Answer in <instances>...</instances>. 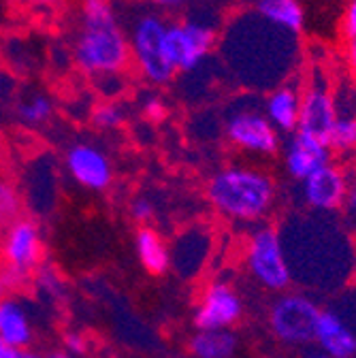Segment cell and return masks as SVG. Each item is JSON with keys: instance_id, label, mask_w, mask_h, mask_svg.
Instances as JSON below:
<instances>
[{"instance_id": "obj_1", "label": "cell", "mask_w": 356, "mask_h": 358, "mask_svg": "<svg viewBox=\"0 0 356 358\" xmlns=\"http://www.w3.org/2000/svg\"><path fill=\"white\" fill-rule=\"evenodd\" d=\"M77 69L90 77L118 75L130 64V43L109 0H83L73 45Z\"/></svg>"}, {"instance_id": "obj_4", "label": "cell", "mask_w": 356, "mask_h": 358, "mask_svg": "<svg viewBox=\"0 0 356 358\" xmlns=\"http://www.w3.org/2000/svg\"><path fill=\"white\" fill-rule=\"evenodd\" d=\"M243 260L248 273L266 290L284 292L292 282L282 235L273 227H258L250 233Z\"/></svg>"}, {"instance_id": "obj_32", "label": "cell", "mask_w": 356, "mask_h": 358, "mask_svg": "<svg viewBox=\"0 0 356 358\" xmlns=\"http://www.w3.org/2000/svg\"><path fill=\"white\" fill-rule=\"evenodd\" d=\"M0 358H24V350L11 348V345H0Z\"/></svg>"}, {"instance_id": "obj_10", "label": "cell", "mask_w": 356, "mask_h": 358, "mask_svg": "<svg viewBox=\"0 0 356 358\" xmlns=\"http://www.w3.org/2000/svg\"><path fill=\"white\" fill-rule=\"evenodd\" d=\"M348 188H350L348 175L343 173V169H339L333 162L320 166L301 182V194L305 205L314 211H325V213L343 207Z\"/></svg>"}, {"instance_id": "obj_30", "label": "cell", "mask_w": 356, "mask_h": 358, "mask_svg": "<svg viewBox=\"0 0 356 358\" xmlns=\"http://www.w3.org/2000/svg\"><path fill=\"white\" fill-rule=\"evenodd\" d=\"M343 32L346 34H356V0H350L346 17H343Z\"/></svg>"}, {"instance_id": "obj_16", "label": "cell", "mask_w": 356, "mask_h": 358, "mask_svg": "<svg viewBox=\"0 0 356 358\" xmlns=\"http://www.w3.org/2000/svg\"><path fill=\"white\" fill-rule=\"evenodd\" d=\"M266 120L273 124L278 132L292 134L299 128V113H301V92L292 85L273 87L264 101Z\"/></svg>"}, {"instance_id": "obj_14", "label": "cell", "mask_w": 356, "mask_h": 358, "mask_svg": "<svg viewBox=\"0 0 356 358\" xmlns=\"http://www.w3.org/2000/svg\"><path fill=\"white\" fill-rule=\"evenodd\" d=\"M318 348L331 358H354L356 356V333L335 309H322L316 339Z\"/></svg>"}, {"instance_id": "obj_28", "label": "cell", "mask_w": 356, "mask_h": 358, "mask_svg": "<svg viewBox=\"0 0 356 358\" xmlns=\"http://www.w3.org/2000/svg\"><path fill=\"white\" fill-rule=\"evenodd\" d=\"M141 109H143V113H145L150 120H162V117H164V113H166L164 103H162L158 96H154V94H150V96H145V99H143Z\"/></svg>"}, {"instance_id": "obj_35", "label": "cell", "mask_w": 356, "mask_h": 358, "mask_svg": "<svg viewBox=\"0 0 356 358\" xmlns=\"http://www.w3.org/2000/svg\"><path fill=\"white\" fill-rule=\"evenodd\" d=\"M24 358H50V356H43V354H38V352H26V350H24Z\"/></svg>"}, {"instance_id": "obj_13", "label": "cell", "mask_w": 356, "mask_h": 358, "mask_svg": "<svg viewBox=\"0 0 356 358\" xmlns=\"http://www.w3.org/2000/svg\"><path fill=\"white\" fill-rule=\"evenodd\" d=\"M331 148L329 143L311 137L307 132L294 130L290 134V141L286 143L284 152V166L290 177L303 182L305 177H309L314 171L331 162Z\"/></svg>"}, {"instance_id": "obj_25", "label": "cell", "mask_w": 356, "mask_h": 358, "mask_svg": "<svg viewBox=\"0 0 356 358\" xmlns=\"http://www.w3.org/2000/svg\"><path fill=\"white\" fill-rule=\"evenodd\" d=\"M130 215L135 222H139L141 227H148V222H152L154 215H156V207H154V203L150 199L137 196V199H132V203H130Z\"/></svg>"}, {"instance_id": "obj_7", "label": "cell", "mask_w": 356, "mask_h": 358, "mask_svg": "<svg viewBox=\"0 0 356 358\" xmlns=\"http://www.w3.org/2000/svg\"><path fill=\"white\" fill-rule=\"evenodd\" d=\"M227 139L241 152L256 156H273L280 150V132L266 115L252 107H237L225 122Z\"/></svg>"}, {"instance_id": "obj_8", "label": "cell", "mask_w": 356, "mask_h": 358, "mask_svg": "<svg viewBox=\"0 0 356 358\" xmlns=\"http://www.w3.org/2000/svg\"><path fill=\"white\" fill-rule=\"evenodd\" d=\"M43 254H45V248H43L41 229L36 220L26 213L17 217L0 237V262L28 278H34L41 268Z\"/></svg>"}, {"instance_id": "obj_6", "label": "cell", "mask_w": 356, "mask_h": 358, "mask_svg": "<svg viewBox=\"0 0 356 358\" xmlns=\"http://www.w3.org/2000/svg\"><path fill=\"white\" fill-rule=\"evenodd\" d=\"M218 34L209 24L186 20L166 26V56L175 73L194 71L215 48Z\"/></svg>"}, {"instance_id": "obj_17", "label": "cell", "mask_w": 356, "mask_h": 358, "mask_svg": "<svg viewBox=\"0 0 356 358\" xmlns=\"http://www.w3.org/2000/svg\"><path fill=\"white\" fill-rule=\"evenodd\" d=\"M0 339L5 345L24 350L32 343V324L22 303L13 296H0Z\"/></svg>"}, {"instance_id": "obj_15", "label": "cell", "mask_w": 356, "mask_h": 358, "mask_svg": "<svg viewBox=\"0 0 356 358\" xmlns=\"http://www.w3.org/2000/svg\"><path fill=\"white\" fill-rule=\"evenodd\" d=\"M211 237L205 229H188L171 248V266L182 278L197 275L207 262Z\"/></svg>"}, {"instance_id": "obj_5", "label": "cell", "mask_w": 356, "mask_h": 358, "mask_svg": "<svg viewBox=\"0 0 356 358\" xmlns=\"http://www.w3.org/2000/svg\"><path fill=\"white\" fill-rule=\"evenodd\" d=\"M318 303L303 292H282L269 309V327L286 345H307L316 339Z\"/></svg>"}, {"instance_id": "obj_37", "label": "cell", "mask_w": 356, "mask_h": 358, "mask_svg": "<svg viewBox=\"0 0 356 358\" xmlns=\"http://www.w3.org/2000/svg\"><path fill=\"white\" fill-rule=\"evenodd\" d=\"M0 345H3V339H0Z\"/></svg>"}, {"instance_id": "obj_21", "label": "cell", "mask_w": 356, "mask_h": 358, "mask_svg": "<svg viewBox=\"0 0 356 358\" xmlns=\"http://www.w3.org/2000/svg\"><path fill=\"white\" fill-rule=\"evenodd\" d=\"M22 215H24V201L15 179L9 173L0 171V237Z\"/></svg>"}, {"instance_id": "obj_18", "label": "cell", "mask_w": 356, "mask_h": 358, "mask_svg": "<svg viewBox=\"0 0 356 358\" xmlns=\"http://www.w3.org/2000/svg\"><path fill=\"white\" fill-rule=\"evenodd\" d=\"M135 245L141 264L152 275H164L171 268V250L162 235L152 227H139L135 235Z\"/></svg>"}, {"instance_id": "obj_36", "label": "cell", "mask_w": 356, "mask_h": 358, "mask_svg": "<svg viewBox=\"0 0 356 358\" xmlns=\"http://www.w3.org/2000/svg\"><path fill=\"white\" fill-rule=\"evenodd\" d=\"M50 358H75V356H71L69 352H54Z\"/></svg>"}, {"instance_id": "obj_19", "label": "cell", "mask_w": 356, "mask_h": 358, "mask_svg": "<svg viewBox=\"0 0 356 358\" xmlns=\"http://www.w3.org/2000/svg\"><path fill=\"white\" fill-rule=\"evenodd\" d=\"M256 15L286 32H299L305 22L299 0H256Z\"/></svg>"}, {"instance_id": "obj_26", "label": "cell", "mask_w": 356, "mask_h": 358, "mask_svg": "<svg viewBox=\"0 0 356 358\" xmlns=\"http://www.w3.org/2000/svg\"><path fill=\"white\" fill-rule=\"evenodd\" d=\"M341 56H343V64H346L350 77L356 81V34H346Z\"/></svg>"}, {"instance_id": "obj_33", "label": "cell", "mask_w": 356, "mask_h": 358, "mask_svg": "<svg viewBox=\"0 0 356 358\" xmlns=\"http://www.w3.org/2000/svg\"><path fill=\"white\" fill-rule=\"evenodd\" d=\"M30 3H34V5H38V7H52V5L58 3V0H30Z\"/></svg>"}, {"instance_id": "obj_20", "label": "cell", "mask_w": 356, "mask_h": 358, "mask_svg": "<svg viewBox=\"0 0 356 358\" xmlns=\"http://www.w3.org/2000/svg\"><path fill=\"white\" fill-rule=\"evenodd\" d=\"M190 352L194 358H233L237 352V337L231 329L197 331L190 339Z\"/></svg>"}, {"instance_id": "obj_34", "label": "cell", "mask_w": 356, "mask_h": 358, "mask_svg": "<svg viewBox=\"0 0 356 358\" xmlns=\"http://www.w3.org/2000/svg\"><path fill=\"white\" fill-rule=\"evenodd\" d=\"M303 358H331L329 354H325L322 350H318V352H309V354H305Z\"/></svg>"}, {"instance_id": "obj_23", "label": "cell", "mask_w": 356, "mask_h": 358, "mask_svg": "<svg viewBox=\"0 0 356 358\" xmlns=\"http://www.w3.org/2000/svg\"><path fill=\"white\" fill-rule=\"evenodd\" d=\"M52 113H54V103L43 94H34V96L17 103V107H15L17 120L24 126H32V128L50 122Z\"/></svg>"}, {"instance_id": "obj_12", "label": "cell", "mask_w": 356, "mask_h": 358, "mask_svg": "<svg viewBox=\"0 0 356 358\" xmlns=\"http://www.w3.org/2000/svg\"><path fill=\"white\" fill-rule=\"evenodd\" d=\"M339 109L337 101L331 94V90L325 85H311L301 92V113H299V128L325 143H329L331 130L337 122Z\"/></svg>"}, {"instance_id": "obj_31", "label": "cell", "mask_w": 356, "mask_h": 358, "mask_svg": "<svg viewBox=\"0 0 356 358\" xmlns=\"http://www.w3.org/2000/svg\"><path fill=\"white\" fill-rule=\"evenodd\" d=\"M154 7H160V9H177L186 5V0H150Z\"/></svg>"}, {"instance_id": "obj_11", "label": "cell", "mask_w": 356, "mask_h": 358, "mask_svg": "<svg viewBox=\"0 0 356 358\" xmlns=\"http://www.w3.org/2000/svg\"><path fill=\"white\" fill-rule=\"evenodd\" d=\"M66 171L87 190H107L113 182V166L103 150L90 143H75L66 150Z\"/></svg>"}, {"instance_id": "obj_29", "label": "cell", "mask_w": 356, "mask_h": 358, "mask_svg": "<svg viewBox=\"0 0 356 358\" xmlns=\"http://www.w3.org/2000/svg\"><path fill=\"white\" fill-rule=\"evenodd\" d=\"M343 211H346V217L356 224V184H350V188H348V194L343 201Z\"/></svg>"}, {"instance_id": "obj_2", "label": "cell", "mask_w": 356, "mask_h": 358, "mask_svg": "<svg viewBox=\"0 0 356 358\" xmlns=\"http://www.w3.org/2000/svg\"><path fill=\"white\" fill-rule=\"evenodd\" d=\"M276 179L258 166H225L207 182L209 205L215 213L233 222H258L266 217L276 205Z\"/></svg>"}, {"instance_id": "obj_9", "label": "cell", "mask_w": 356, "mask_h": 358, "mask_svg": "<svg viewBox=\"0 0 356 358\" xmlns=\"http://www.w3.org/2000/svg\"><path fill=\"white\" fill-rule=\"evenodd\" d=\"M243 316V301L229 282H211L203 288L197 309L194 327L197 331L233 329Z\"/></svg>"}, {"instance_id": "obj_3", "label": "cell", "mask_w": 356, "mask_h": 358, "mask_svg": "<svg viewBox=\"0 0 356 358\" xmlns=\"http://www.w3.org/2000/svg\"><path fill=\"white\" fill-rule=\"evenodd\" d=\"M166 22L156 13H143L132 24L128 43H130V60L135 62L139 73L152 85L171 83L175 69L166 56Z\"/></svg>"}, {"instance_id": "obj_22", "label": "cell", "mask_w": 356, "mask_h": 358, "mask_svg": "<svg viewBox=\"0 0 356 358\" xmlns=\"http://www.w3.org/2000/svg\"><path fill=\"white\" fill-rule=\"evenodd\" d=\"M329 148L339 154L356 152V111H339L329 137Z\"/></svg>"}, {"instance_id": "obj_24", "label": "cell", "mask_w": 356, "mask_h": 358, "mask_svg": "<svg viewBox=\"0 0 356 358\" xmlns=\"http://www.w3.org/2000/svg\"><path fill=\"white\" fill-rule=\"evenodd\" d=\"M90 120L99 130H113L124 122V109L115 103H101L94 107Z\"/></svg>"}, {"instance_id": "obj_27", "label": "cell", "mask_w": 356, "mask_h": 358, "mask_svg": "<svg viewBox=\"0 0 356 358\" xmlns=\"http://www.w3.org/2000/svg\"><path fill=\"white\" fill-rule=\"evenodd\" d=\"M64 345H66V352L71 356H83L87 352V339L81 333H66Z\"/></svg>"}]
</instances>
